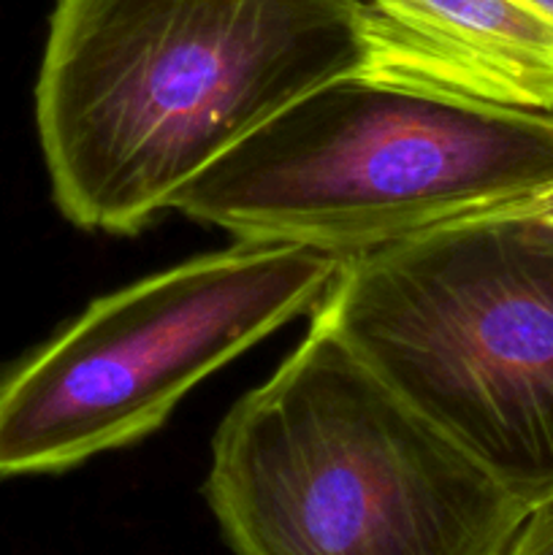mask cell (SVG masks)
I'll use <instances>...</instances> for the list:
<instances>
[{"label":"cell","mask_w":553,"mask_h":555,"mask_svg":"<svg viewBox=\"0 0 553 555\" xmlns=\"http://www.w3.org/2000/svg\"><path fill=\"white\" fill-rule=\"evenodd\" d=\"M363 0H57L36 85L57 209L133 236L314 87L361 74Z\"/></svg>","instance_id":"cell-1"},{"label":"cell","mask_w":553,"mask_h":555,"mask_svg":"<svg viewBox=\"0 0 553 555\" xmlns=\"http://www.w3.org/2000/svg\"><path fill=\"white\" fill-rule=\"evenodd\" d=\"M204 493L236 555H504L529 515L320 318L220 423Z\"/></svg>","instance_id":"cell-2"},{"label":"cell","mask_w":553,"mask_h":555,"mask_svg":"<svg viewBox=\"0 0 553 555\" xmlns=\"http://www.w3.org/2000/svg\"><path fill=\"white\" fill-rule=\"evenodd\" d=\"M553 184V112L350 74L314 87L184 184L173 211L247 244L372 253Z\"/></svg>","instance_id":"cell-3"},{"label":"cell","mask_w":553,"mask_h":555,"mask_svg":"<svg viewBox=\"0 0 553 555\" xmlns=\"http://www.w3.org/2000/svg\"><path fill=\"white\" fill-rule=\"evenodd\" d=\"M312 318L526 507L553 496V225L497 209L352 255Z\"/></svg>","instance_id":"cell-4"},{"label":"cell","mask_w":553,"mask_h":555,"mask_svg":"<svg viewBox=\"0 0 553 555\" xmlns=\"http://www.w3.org/2000/svg\"><path fill=\"white\" fill-rule=\"evenodd\" d=\"M342 260L236 242L92 301L0 379V477L54 475L157 431L195 385L318 307Z\"/></svg>","instance_id":"cell-5"},{"label":"cell","mask_w":553,"mask_h":555,"mask_svg":"<svg viewBox=\"0 0 553 555\" xmlns=\"http://www.w3.org/2000/svg\"><path fill=\"white\" fill-rule=\"evenodd\" d=\"M361 76L553 112V22L526 0H363Z\"/></svg>","instance_id":"cell-6"},{"label":"cell","mask_w":553,"mask_h":555,"mask_svg":"<svg viewBox=\"0 0 553 555\" xmlns=\"http://www.w3.org/2000/svg\"><path fill=\"white\" fill-rule=\"evenodd\" d=\"M504 555H553V496L529 509Z\"/></svg>","instance_id":"cell-7"},{"label":"cell","mask_w":553,"mask_h":555,"mask_svg":"<svg viewBox=\"0 0 553 555\" xmlns=\"http://www.w3.org/2000/svg\"><path fill=\"white\" fill-rule=\"evenodd\" d=\"M504 211H515V215H526V217H535V220L545 222V225H553V184L545 188L542 193L531 195V198L518 201V204H510L502 206Z\"/></svg>","instance_id":"cell-8"},{"label":"cell","mask_w":553,"mask_h":555,"mask_svg":"<svg viewBox=\"0 0 553 555\" xmlns=\"http://www.w3.org/2000/svg\"><path fill=\"white\" fill-rule=\"evenodd\" d=\"M535 11H540L548 22H553V0H526Z\"/></svg>","instance_id":"cell-9"}]
</instances>
